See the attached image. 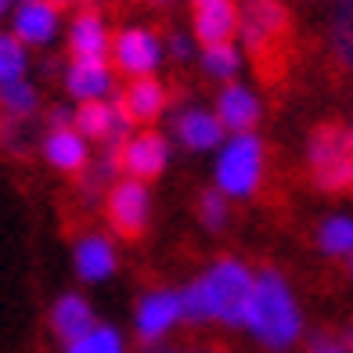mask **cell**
<instances>
[{"instance_id":"6da1fadb","label":"cell","mask_w":353,"mask_h":353,"mask_svg":"<svg viewBox=\"0 0 353 353\" xmlns=\"http://www.w3.org/2000/svg\"><path fill=\"white\" fill-rule=\"evenodd\" d=\"M252 288H256V270L242 256H216L202 267L199 278L181 285L184 325L245 328Z\"/></svg>"},{"instance_id":"7a4b0ae2","label":"cell","mask_w":353,"mask_h":353,"mask_svg":"<svg viewBox=\"0 0 353 353\" xmlns=\"http://www.w3.org/2000/svg\"><path fill=\"white\" fill-rule=\"evenodd\" d=\"M303 328H307V321H303V307L288 278L274 267L256 270V288L242 332H249L252 343L267 353H288L303 339Z\"/></svg>"},{"instance_id":"3957f363","label":"cell","mask_w":353,"mask_h":353,"mask_svg":"<svg viewBox=\"0 0 353 353\" xmlns=\"http://www.w3.org/2000/svg\"><path fill=\"white\" fill-rule=\"evenodd\" d=\"M267 181V144L263 137L249 134H228V141L213 152V188H220L231 202L256 199Z\"/></svg>"},{"instance_id":"277c9868","label":"cell","mask_w":353,"mask_h":353,"mask_svg":"<svg viewBox=\"0 0 353 353\" xmlns=\"http://www.w3.org/2000/svg\"><path fill=\"white\" fill-rule=\"evenodd\" d=\"M288 37L285 0H242L238 4V43L252 58H270Z\"/></svg>"},{"instance_id":"5b68a950","label":"cell","mask_w":353,"mask_h":353,"mask_svg":"<svg viewBox=\"0 0 353 353\" xmlns=\"http://www.w3.org/2000/svg\"><path fill=\"white\" fill-rule=\"evenodd\" d=\"M112 69L126 79H144L159 76L166 61V37L152 26H123L112 37Z\"/></svg>"},{"instance_id":"8992f818","label":"cell","mask_w":353,"mask_h":353,"mask_svg":"<svg viewBox=\"0 0 353 353\" xmlns=\"http://www.w3.org/2000/svg\"><path fill=\"white\" fill-rule=\"evenodd\" d=\"M307 170L321 191H343L353 176V152L346 130L332 123H321L307 141Z\"/></svg>"},{"instance_id":"52a82bcc","label":"cell","mask_w":353,"mask_h":353,"mask_svg":"<svg viewBox=\"0 0 353 353\" xmlns=\"http://www.w3.org/2000/svg\"><path fill=\"white\" fill-rule=\"evenodd\" d=\"M184 325V307H181V288L170 285H152L144 288L134 303V335L144 346H163L170 335Z\"/></svg>"},{"instance_id":"ba28073f","label":"cell","mask_w":353,"mask_h":353,"mask_svg":"<svg viewBox=\"0 0 353 353\" xmlns=\"http://www.w3.org/2000/svg\"><path fill=\"white\" fill-rule=\"evenodd\" d=\"M105 220L108 231L119 238H141L152 223V188L134 176H119L105 195Z\"/></svg>"},{"instance_id":"9c48e42d","label":"cell","mask_w":353,"mask_h":353,"mask_svg":"<svg viewBox=\"0 0 353 353\" xmlns=\"http://www.w3.org/2000/svg\"><path fill=\"white\" fill-rule=\"evenodd\" d=\"M173 159V144L163 130L155 126H137V130L119 144V166H123V176H134V181H155L163 176L166 166Z\"/></svg>"},{"instance_id":"30bf717a","label":"cell","mask_w":353,"mask_h":353,"mask_svg":"<svg viewBox=\"0 0 353 353\" xmlns=\"http://www.w3.org/2000/svg\"><path fill=\"white\" fill-rule=\"evenodd\" d=\"M72 126L90 144H101V148H119V144L134 134V119L126 116L119 94L116 98H105V101L76 105V123Z\"/></svg>"},{"instance_id":"8fae6325","label":"cell","mask_w":353,"mask_h":353,"mask_svg":"<svg viewBox=\"0 0 353 353\" xmlns=\"http://www.w3.org/2000/svg\"><path fill=\"white\" fill-rule=\"evenodd\" d=\"M116 69L108 58H69L61 69V87L72 105H87V101H105L116 98Z\"/></svg>"},{"instance_id":"7c38bea8","label":"cell","mask_w":353,"mask_h":353,"mask_svg":"<svg viewBox=\"0 0 353 353\" xmlns=\"http://www.w3.org/2000/svg\"><path fill=\"white\" fill-rule=\"evenodd\" d=\"M170 130L173 141L181 144L184 152H195V155H213L223 141H228V130L223 123L216 119L213 108L205 105H184L170 116Z\"/></svg>"},{"instance_id":"4fadbf2b","label":"cell","mask_w":353,"mask_h":353,"mask_svg":"<svg viewBox=\"0 0 353 353\" xmlns=\"http://www.w3.org/2000/svg\"><path fill=\"white\" fill-rule=\"evenodd\" d=\"M8 29L19 37L29 51H47L61 37V11L51 0H29V4H14Z\"/></svg>"},{"instance_id":"5bb4252c","label":"cell","mask_w":353,"mask_h":353,"mask_svg":"<svg viewBox=\"0 0 353 353\" xmlns=\"http://www.w3.org/2000/svg\"><path fill=\"white\" fill-rule=\"evenodd\" d=\"M112 37L116 33H112L108 19L90 4L72 11V19L65 22V51H69V58H108L112 54Z\"/></svg>"},{"instance_id":"9a60e30c","label":"cell","mask_w":353,"mask_h":353,"mask_svg":"<svg viewBox=\"0 0 353 353\" xmlns=\"http://www.w3.org/2000/svg\"><path fill=\"white\" fill-rule=\"evenodd\" d=\"M72 267L76 278L83 285H105L108 278H116L119 270V252L112 234L105 231H83L72 245Z\"/></svg>"},{"instance_id":"2e32d148","label":"cell","mask_w":353,"mask_h":353,"mask_svg":"<svg viewBox=\"0 0 353 353\" xmlns=\"http://www.w3.org/2000/svg\"><path fill=\"white\" fill-rule=\"evenodd\" d=\"M213 112H216V119L223 123V130H228V134H249L263 119V98L249 83L234 79V83H223L216 90Z\"/></svg>"},{"instance_id":"e0dca14e","label":"cell","mask_w":353,"mask_h":353,"mask_svg":"<svg viewBox=\"0 0 353 353\" xmlns=\"http://www.w3.org/2000/svg\"><path fill=\"white\" fill-rule=\"evenodd\" d=\"M40 159L54 173H65V176H79L90 166V141L76 130V126H61V130H43L40 137Z\"/></svg>"},{"instance_id":"ac0fdd59","label":"cell","mask_w":353,"mask_h":353,"mask_svg":"<svg viewBox=\"0 0 353 353\" xmlns=\"http://www.w3.org/2000/svg\"><path fill=\"white\" fill-rule=\"evenodd\" d=\"M119 101L126 116L134 119V126H155L170 112V87L159 76L126 79V87L119 90Z\"/></svg>"},{"instance_id":"d6986e66","label":"cell","mask_w":353,"mask_h":353,"mask_svg":"<svg viewBox=\"0 0 353 353\" xmlns=\"http://www.w3.org/2000/svg\"><path fill=\"white\" fill-rule=\"evenodd\" d=\"M191 33L205 43H228L238 40V0H205L191 8Z\"/></svg>"},{"instance_id":"ffe728a7","label":"cell","mask_w":353,"mask_h":353,"mask_svg":"<svg viewBox=\"0 0 353 353\" xmlns=\"http://www.w3.org/2000/svg\"><path fill=\"white\" fill-rule=\"evenodd\" d=\"M98 325V314H94L90 299L79 296V292H61L51 307V332L61 346H69L76 339H83V335Z\"/></svg>"},{"instance_id":"44dd1931","label":"cell","mask_w":353,"mask_h":353,"mask_svg":"<svg viewBox=\"0 0 353 353\" xmlns=\"http://www.w3.org/2000/svg\"><path fill=\"white\" fill-rule=\"evenodd\" d=\"M245 69V51L238 40H228V43H205L199 47V72L213 83H234Z\"/></svg>"},{"instance_id":"7402d4cb","label":"cell","mask_w":353,"mask_h":353,"mask_svg":"<svg viewBox=\"0 0 353 353\" xmlns=\"http://www.w3.org/2000/svg\"><path fill=\"white\" fill-rule=\"evenodd\" d=\"M325 43H328V54L335 65L353 72V0H335L332 4Z\"/></svg>"},{"instance_id":"603a6c76","label":"cell","mask_w":353,"mask_h":353,"mask_svg":"<svg viewBox=\"0 0 353 353\" xmlns=\"http://www.w3.org/2000/svg\"><path fill=\"white\" fill-rule=\"evenodd\" d=\"M123 176L119 148H101V155L90 159V166L79 173V199L83 202H105L108 188Z\"/></svg>"},{"instance_id":"cb8c5ba5","label":"cell","mask_w":353,"mask_h":353,"mask_svg":"<svg viewBox=\"0 0 353 353\" xmlns=\"http://www.w3.org/2000/svg\"><path fill=\"white\" fill-rule=\"evenodd\" d=\"M43 112V98L40 87L33 79H19L11 87H0V116L14 119V123H33Z\"/></svg>"},{"instance_id":"d4e9b609","label":"cell","mask_w":353,"mask_h":353,"mask_svg":"<svg viewBox=\"0 0 353 353\" xmlns=\"http://www.w3.org/2000/svg\"><path fill=\"white\" fill-rule=\"evenodd\" d=\"M29 69H33V51L11 29H0V87L29 79Z\"/></svg>"},{"instance_id":"484cf974","label":"cell","mask_w":353,"mask_h":353,"mask_svg":"<svg viewBox=\"0 0 353 353\" xmlns=\"http://www.w3.org/2000/svg\"><path fill=\"white\" fill-rule=\"evenodd\" d=\"M317 249L332 260H346L353 252V216L332 213L317 223Z\"/></svg>"},{"instance_id":"4316f807","label":"cell","mask_w":353,"mask_h":353,"mask_svg":"<svg viewBox=\"0 0 353 353\" xmlns=\"http://www.w3.org/2000/svg\"><path fill=\"white\" fill-rule=\"evenodd\" d=\"M195 216L210 234H223L231 228V199L220 188H205L195 202Z\"/></svg>"},{"instance_id":"83f0119b","label":"cell","mask_w":353,"mask_h":353,"mask_svg":"<svg viewBox=\"0 0 353 353\" xmlns=\"http://www.w3.org/2000/svg\"><path fill=\"white\" fill-rule=\"evenodd\" d=\"M65 353H130V346H126V335L116 325H101L98 321L83 339L69 343Z\"/></svg>"},{"instance_id":"f1b7e54d","label":"cell","mask_w":353,"mask_h":353,"mask_svg":"<svg viewBox=\"0 0 353 353\" xmlns=\"http://www.w3.org/2000/svg\"><path fill=\"white\" fill-rule=\"evenodd\" d=\"M33 123H14V119H4L0 116V148L11 152V155H26L33 148Z\"/></svg>"},{"instance_id":"f546056e","label":"cell","mask_w":353,"mask_h":353,"mask_svg":"<svg viewBox=\"0 0 353 353\" xmlns=\"http://www.w3.org/2000/svg\"><path fill=\"white\" fill-rule=\"evenodd\" d=\"M199 40L191 29H173L166 37V58H173L176 65H188V61H199Z\"/></svg>"},{"instance_id":"4dcf8cb0","label":"cell","mask_w":353,"mask_h":353,"mask_svg":"<svg viewBox=\"0 0 353 353\" xmlns=\"http://www.w3.org/2000/svg\"><path fill=\"white\" fill-rule=\"evenodd\" d=\"M76 123V105L69 101V105H47L43 108V126L47 130H61V126H72Z\"/></svg>"},{"instance_id":"1f68e13d","label":"cell","mask_w":353,"mask_h":353,"mask_svg":"<svg viewBox=\"0 0 353 353\" xmlns=\"http://www.w3.org/2000/svg\"><path fill=\"white\" fill-rule=\"evenodd\" d=\"M144 353H231V350L202 346V343H163V346H144Z\"/></svg>"},{"instance_id":"d6a6232c","label":"cell","mask_w":353,"mask_h":353,"mask_svg":"<svg viewBox=\"0 0 353 353\" xmlns=\"http://www.w3.org/2000/svg\"><path fill=\"white\" fill-rule=\"evenodd\" d=\"M310 353H353V350H346L339 339H314L310 343Z\"/></svg>"},{"instance_id":"836d02e7","label":"cell","mask_w":353,"mask_h":353,"mask_svg":"<svg viewBox=\"0 0 353 353\" xmlns=\"http://www.w3.org/2000/svg\"><path fill=\"white\" fill-rule=\"evenodd\" d=\"M51 4L58 11H79V8H83V0H51Z\"/></svg>"},{"instance_id":"e575fe53","label":"cell","mask_w":353,"mask_h":353,"mask_svg":"<svg viewBox=\"0 0 353 353\" xmlns=\"http://www.w3.org/2000/svg\"><path fill=\"white\" fill-rule=\"evenodd\" d=\"M58 69H61V65H58V58H47V61H43V76H47V79H54V76H61Z\"/></svg>"},{"instance_id":"d590c367","label":"cell","mask_w":353,"mask_h":353,"mask_svg":"<svg viewBox=\"0 0 353 353\" xmlns=\"http://www.w3.org/2000/svg\"><path fill=\"white\" fill-rule=\"evenodd\" d=\"M11 11H14V0H0V22H8Z\"/></svg>"},{"instance_id":"8d00e7d4","label":"cell","mask_w":353,"mask_h":353,"mask_svg":"<svg viewBox=\"0 0 353 353\" xmlns=\"http://www.w3.org/2000/svg\"><path fill=\"white\" fill-rule=\"evenodd\" d=\"M141 4H148V8H170V4H176V0H141Z\"/></svg>"},{"instance_id":"74e56055","label":"cell","mask_w":353,"mask_h":353,"mask_svg":"<svg viewBox=\"0 0 353 353\" xmlns=\"http://www.w3.org/2000/svg\"><path fill=\"white\" fill-rule=\"evenodd\" d=\"M346 270H350V281H353V252L346 256Z\"/></svg>"},{"instance_id":"f35d334b","label":"cell","mask_w":353,"mask_h":353,"mask_svg":"<svg viewBox=\"0 0 353 353\" xmlns=\"http://www.w3.org/2000/svg\"><path fill=\"white\" fill-rule=\"evenodd\" d=\"M346 141H350V152H353V126H350V130H346Z\"/></svg>"},{"instance_id":"ab89813d","label":"cell","mask_w":353,"mask_h":353,"mask_svg":"<svg viewBox=\"0 0 353 353\" xmlns=\"http://www.w3.org/2000/svg\"><path fill=\"white\" fill-rule=\"evenodd\" d=\"M188 4H191V8H195V4H205V0H188Z\"/></svg>"},{"instance_id":"60d3db41","label":"cell","mask_w":353,"mask_h":353,"mask_svg":"<svg viewBox=\"0 0 353 353\" xmlns=\"http://www.w3.org/2000/svg\"><path fill=\"white\" fill-rule=\"evenodd\" d=\"M14 4H29V0H14Z\"/></svg>"},{"instance_id":"b9f144b4","label":"cell","mask_w":353,"mask_h":353,"mask_svg":"<svg viewBox=\"0 0 353 353\" xmlns=\"http://www.w3.org/2000/svg\"><path fill=\"white\" fill-rule=\"evenodd\" d=\"M350 191H353V176H350Z\"/></svg>"}]
</instances>
